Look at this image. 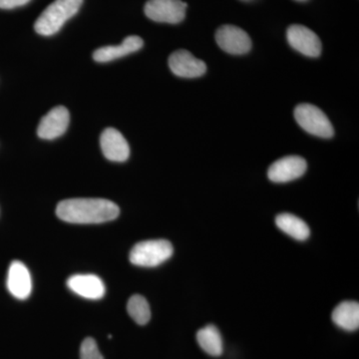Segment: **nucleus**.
Returning a JSON list of instances; mask_svg holds the SVG:
<instances>
[{"label": "nucleus", "instance_id": "2", "mask_svg": "<svg viewBox=\"0 0 359 359\" xmlns=\"http://www.w3.org/2000/svg\"><path fill=\"white\" fill-rule=\"evenodd\" d=\"M82 4L83 0H55L35 22V32L44 36L55 34L78 13Z\"/></svg>", "mask_w": 359, "mask_h": 359}, {"label": "nucleus", "instance_id": "12", "mask_svg": "<svg viewBox=\"0 0 359 359\" xmlns=\"http://www.w3.org/2000/svg\"><path fill=\"white\" fill-rule=\"evenodd\" d=\"M101 148L104 156L113 162H124L129 158L128 142L118 130H104L100 139Z\"/></svg>", "mask_w": 359, "mask_h": 359}, {"label": "nucleus", "instance_id": "14", "mask_svg": "<svg viewBox=\"0 0 359 359\" xmlns=\"http://www.w3.org/2000/svg\"><path fill=\"white\" fill-rule=\"evenodd\" d=\"M143 40L139 36H128L120 45L104 46L97 49L93 54L96 62H109L116 59L124 57L128 54L140 50L143 47Z\"/></svg>", "mask_w": 359, "mask_h": 359}, {"label": "nucleus", "instance_id": "20", "mask_svg": "<svg viewBox=\"0 0 359 359\" xmlns=\"http://www.w3.org/2000/svg\"><path fill=\"white\" fill-rule=\"evenodd\" d=\"M30 0H0V8L13 9L25 6Z\"/></svg>", "mask_w": 359, "mask_h": 359}, {"label": "nucleus", "instance_id": "16", "mask_svg": "<svg viewBox=\"0 0 359 359\" xmlns=\"http://www.w3.org/2000/svg\"><path fill=\"white\" fill-rule=\"evenodd\" d=\"M276 224L283 233L297 241H306L311 233L308 224L294 215H278L276 219Z\"/></svg>", "mask_w": 359, "mask_h": 359}, {"label": "nucleus", "instance_id": "7", "mask_svg": "<svg viewBox=\"0 0 359 359\" xmlns=\"http://www.w3.org/2000/svg\"><path fill=\"white\" fill-rule=\"evenodd\" d=\"M287 41L295 50L309 57H318L321 53L320 37L304 25L290 26L287 32Z\"/></svg>", "mask_w": 359, "mask_h": 359}, {"label": "nucleus", "instance_id": "11", "mask_svg": "<svg viewBox=\"0 0 359 359\" xmlns=\"http://www.w3.org/2000/svg\"><path fill=\"white\" fill-rule=\"evenodd\" d=\"M7 289L14 297L21 301L32 294V276L25 264L18 261L11 263L7 275Z\"/></svg>", "mask_w": 359, "mask_h": 359}, {"label": "nucleus", "instance_id": "1", "mask_svg": "<svg viewBox=\"0 0 359 359\" xmlns=\"http://www.w3.org/2000/svg\"><path fill=\"white\" fill-rule=\"evenodd\" d=\"M119 207L105 199H68L59 203L56 215L72 224H100L119 216Z\"/></svg>", "mask_w": 359, "mask_h": 359}, {"label": "nucleus", "instance_id": "5", "mask_svg": "<svg viewBox=\"0 0 359 359\" xmlns=\"http://www.w3.org/2000/svg\"><path fill=\"white\" fill-rule=\"evenodd\" d=\"M187 4L182 0H149L146 4V16L156 22L177 25L186 16Z\"/></svg>", "mask_w": 359, "mask_h": 359}, {"label": "nucleus", "instance_id": "17", "mask_svg": "<svg viewBox=\"0 0 359 359\" xmlns=\"http://www.w3.org/2000/svg\"><path fill=\"white\" fill-rule=\"evenodd\" d=\"M198 344L203 351L212 356H219L223 353V339L218 328L215 325H207L197 332Z\"/></svg>", "mask_w": 359, "mask_h": 359}, {"label": "nucleus", "instance_id": "6", "mask_svg": "<svg viewBox=\"0 0 359 359\" xmlns=\"http://www.w3.org/2000/svg\"><path fill=\"white\" fill-rule=\"evenodd\" d=\"M216 41L219 48L233 55L248 53L252 40L245 30L233 25H223L217 30Z\"/></svg>", "mask_w": 359, "mask_h": 359}, {"label": "nucleus", "instance_id": "18", "mask_svg": "<svg viewBox=\"0 0 359 359\" xmlns=\"http://www.w3.org/2000/svg\"><path fill=\"white\" fill-rule=\"evenodd\" d=\"M127 311L135 323L140 325H147L151 318L150 306L147 299L140 294H134L130 297Z\"/></svg>", "mask_w": 359, "mask_h": 359}, {"label": "nucleus", "instance_id": "3", "mask_svg": "<svg viewBox=\"0 0 359 359\" xmlns=\"http://www.w3.org/2000/svg\"><path fill=\"white\" fill-rule=\"evenodd\" d=\"M173 252V245L166 240L144 241L134 245L130 262L135 266L154 268L168 261Z\"/></svg>", "mask_w": 359, "mask_h": 359}, {"label": "nucleus", "instance_id": "21", "mask_svg": "<svg viewBox=\"0 0 359 359\" xmlns=\"http://www.w3.org/2000/svg\"><path fill=\"white\" fill-rule=\"evenodd\" d=\"M297 1H306V0H297Z\"/></svg>", "mask_w": 359, "mask_h": 359}, {"label": "nucleus", "instance_id": "8", "mask_svg": "<svg viewBox=\"0 0 359 359\" xmlns=\"http://www.w3.org/2000/svg\"><path fill=\"white\" fill-rule=\"evenodd\" d=\"M306 160L299 156H289L276 161L268 171L269 179L273 183H287L306 173Z\"/></svg>", "mask_w": 359, "mask_h": 359}, {"label": "nucleus", "instance_id": "15", "mask_svg": "<svg viewBox=\"0 0 359 359\" xmlns=\"http://www.w3.org/2000/svg\"><path fill=\"white\" fill-rule=\"evenodd\" d=\"M332 320L337 327L347 332L359 327V304L356 302H344L332 311Z\"/></svg>", "mask_w": 359, "mask_h": 359}, {"label": "nucleus", "instance_id": "4", "mask_svg": "<svg viewBox=\"0 0 359 359\" xmlns=\"http://www.w3.org/2000/svg\"><path fill=\"white\" fill-rule=\"evenodd\" d=\"M294 118L297 124L309 134L327 139L334 136L332 123L316 106L308 103L299 104L294 109Z\"/></svg>", "mask_w": 359, "mask_h": 359}, {"label": "nucleus", "instance_id": "13", "mask_svg": "<svg viewBox=\"0 0 359 359\" xmlns=\"http://www.w3.org/2000/svg\"><path fill=\"white\" fill-rule=\"evenodd\" d=\"M68 287L75 294L87 299H100L105 294V285L99 276L75 275L67 280Z\"/></svg>", "mask_w": 359, "mask_h": 359}, {"label": "nucleus", "instance_id": "9", "mask_svg": "<svg viewBox=\"0 0 359 359\" xmlns=\"http://www.w3.org/2000/svg\"><path fill=\"white\" fill-rule=\"evenodd\" d=\"M70 115L63 106L53 108L39 123L37 134L44 140H53L65 133L69 125Z\"/></svg>", "mask_w": 359, "mask_h": 359}, {"label": "nucleus", "instance_id": "10", "mask_svg": "<svg viewBox=\"0 0 359 359\" xmlns=\"http://www.w3.org/2000/svg\"><path fill=\"white\" fill-rule=\"evenodd\" d=\"M169 67L175 75L183 78L200 77L207 71L204 61L196 58L191 52L187 50H178L171 54Z\"/></svg>", "mask_w": 359, "mask_h": 359}, {"label": "nucleus", "instance_id": "19", "mask_svg": "<svg viewBox=\"0 0 359 359\" xmlns=\"http://www.w3.org/2000/svg\"><path fill=\"white\" fill-rule=\"evenodd\" d=\"M80 358L81 359H103L95 340L92 337H87L82 342L81 348H80Z\"/></svg>", "mask_w": 359, "mask_h": 359}]
</instances>
